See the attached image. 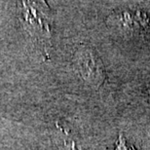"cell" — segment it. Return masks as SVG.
Instances as JSON below:
<instances>
[{"label":"cell","instance_id":"obj_1","mask_svg":"<svg viewBox=\"0 0 150 150\" xmlns=\"http://www.w3.org/2000/svg\"><path fill=\"white\" fill-rule=\"evenodd\" d=\"M74 62L82 78L93 86L103 85L105 68L98 54L90 47H80L74 55Z\"/></svg>","mask_w":150,"mask_h":150},{"label":"cell","instance_id":"obj_2","mask_svg":"<svg viewBox=\"0 0 150 150\" xmlns=\"http://www.w3.org/2000/svg\"><path fill=\"white\" fill-rule=\"evenodd\" d=\"M149 93H150V88H149Z\"/></svg>","mask_w":150,"mask_h":150}]
</instances>
